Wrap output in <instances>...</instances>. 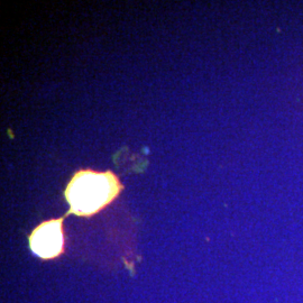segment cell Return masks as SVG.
<instances>
[{
	"mask_svg": "<svg viewBox=\"0 0 303 303\" xmlns=\"http://www.w3.org/2000/svg\"><path fill=\"white\" fill-rule=\"evenodd\" d=\"M123 190L118 176L111 171H78L69 182L64 196L70 204L68 214L91 217L110 204Z\"/></svg>",
	"mask_w": 303,
	"mask_h": 303,
	"instance_id": "6da1fadb",
	"label": "cell"
},
{
	"mask_svg": "<svg viewBox=\"0 0 303 303\" xmlns=\"http://www.w3.org/2000/svg\"><path fill=\"white\" fill-rule=\"evenodd\" d=\"M63 219L42 222L29 236V248L42 259H54L64 253Z\"/></svg>",
	"mask_w": 303,
	"mask_h": 303,
	"instance_id": "7a4b0ae2",
	"label": "cell"
}]
</instances>
